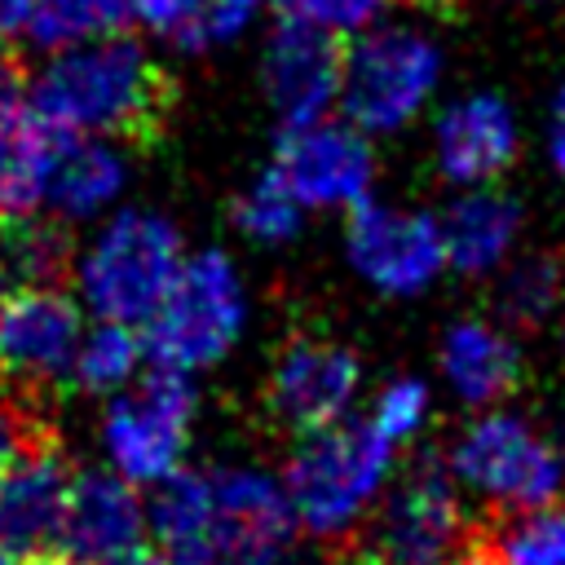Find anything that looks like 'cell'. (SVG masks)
I'll use <instances>...</instances> for the list:
<instances>
[{
  "label": "cell",
  "mask_w": 565,
  "mask_h": 565,
  "mask_svg": "<svg viewBox=\"0 0 565 565\" xmlns=\"http://www.w3.org/2000/svg\"><path fill=\"white\" fill-rule=\"evenodd\" d=\"M441 84V49L411 26H366L344 49L340 106L366 137L406 128Z\"/></svg>",
  "instance_id": "8992f818"
},
{
  "label": "cell",
  "mask_w": 565,
  "mask_h": 565,
  "mask_svg": "<svg viewBox=\"0 0 565 565\" xmlns=\"http://www.w3.org/2000/svg\"><path fill=\"white\" fill-rule=\"evenodd\" d=\"M455 486L459 481L446 459H415L366 530V565H468L477 534L463 521Z\"/></svg>",
  "instance_id": "52a82bcc"
},
{
  "label": "cell",
  "mask_w": 565,
  "mask_h": 565,
  "mask_svg": "<svg viewBox=\"0 0 565 565\" xmlns=\"http://www.w3.org/2000/svg\"><path fill=\"white\" fill-rule=\"evenodd\" d=\"M349 265L380 296H419L446 269L441 221L411 207L362 199L349 207Z\"/></svg>",
  "instance_id": "30bf717a"
},
{
  "label": "cell",
  "mask_w": 565,
  "mask_h": 565,
  "mask_svg": "<svg viewBox=\"0 0 565 565\" xmlns=\"http://www.w3.org/2000/svg\"><path fill=\"white\" fill-rule=\"evenodd\" d=\"M146 534V508L128 477L115 468H88L71 477L62 530H57V556L71 565H106L119 556H132Z\"/></svg>",
  "instance_id": "2e32d148"
},
{
  "label": "cell",
  "mask_w": 565,
  "mask_h": 565,
  "mask_svg": "<svg viewBox=\"0 0 565 565\" xmlns=\"http://www.w3.org/2000/svg\"><path fill=\"white\" fill-rule=\"evenodd\" d=\"M247 322V291L225 252H194L181 260L177 282L146 322V353L159 366L203 371L221 362Z\"/></svg>",
  "instance_id": "5b68a950"
},
{
  "label": "cell",
  "mask_w": 565,
  "mask_h": 565,
  "mask_svg": "<svg viewBox=\"0 0 565 565\" xmlns=\"http://www.w3.org/2000/svg\"><path fill=\"white\" fill-rule=\"evenodd\" d=\"M499 322L512 331H534L565 309V265L552 252H521L499 269L494 282Z\"/></svg>",
  "instance_id": "cb8c5ba5"
},
{
  "label": "cell",
  "mask_w": 565,
  "mask_h": 565,
  "mask_svg": "<svg viewBox=\"0 0 565 565\" xmlns=\"http://www.w3.org/2000/svg\"><path fill=\"white\" fill-rule=\"evenodd\" d=\"M561 358H565V309H561Z\"/></svg>",
  "instance_id": "ab89813d"
},
{
  "label": "cell",
  "mask_w": 565,
  "mask_h": 565,
  "mask_svg": "<svg viewBox=\"0 0 565 565\" xmlns=\"http://www.w3.org/2000/svg\"><path fill=\"white\" fill-rule=\"evenodd\" d=\"M128 9H132V18L146 22L154 35H168V40L177 44V40L190 31V22L199 18L203 0H128Z\"/></svg>",
  "instance_id": "d6a6232c"
},
{
  "label": "cell",
  "mask_w": 565,
  "mask_h": 565,
  "mask_svg": "<svg viewBox=\"0 0 565 565\" xmlns=\"http://www.w3.org/2000/svg\"><path fill=\"white\" fill-rule=\"evenodd\" d=\"M441 380L463 406H494L521 384V344L512 327L459 318L441 335Z\"/></svg>",
  "instance_id": "ffe728a7"
},
{
  "label": "cell",
  "mask_w": 565,
  "mask_h": 565,
  "mask_svg": "<svg viewBox=\"0 0 565 565\" xmlns=\"http://www.w3.org/2000/svg\"><path fill=\"white\" fill-rule=\"evenodd\" d=\"M106 565H163L159 556H141V552H132V556H119V561H106Z\"/></svg>",
  "instance_id": "8d00e7d4"
},
{
  "label": "cell",
  "mask_w": 565,
  "mask_h": 565,
  "mask_svg": "<svg viewBox=\"0 0 565 565\" xmlns=\"http://www.w3.org/2000/svg\"><path fill=\"white\" fill-rule=\"evenodd\" d=\"M132 22L128 0H31V18H26V40L40 53L79 44V40H97L110 31H124Z\"/></svg>",
  "instance_id": "484cf974"
},
{
  "label": "cell",
  "mask_w": 565,
  "mask_h": 565,
  "mask_svg": "<svg viewBox=\"0 0 565 565\" xmlns=\"http://www.w3.org/2000/svg\"><path fill=\"white\" fill-rule=\"evenodd\" d=\"M225 565H322V561H291L287 547H256V552H238Z\"/></svg>",
  "instance_id": "d590c367"
},
{
  "label": "cell",
  "mask_w": 565,
  "mask_h": 565,
  "mask_svg": "<svg viewBox=\"0 0 565 565\" xmlns=\"http://www.w3.org/2000/svg\"><path fill=\"white\" fill-rule=\"evenodd\" d=\"M26 18H31V0H0V57L18 35H26Z\"/></svg>",
  "instance_id": "e575fe53"
},
{
  "label": "cell",
  "mask_w": 565,
  "mask_h": 565,
  "mask_svg": "<svg viewBox=\"0 0 565 565\" xmlns=\"http://www.w3.org/2000/svg\"><path fill=\"white\" fill-rule=\"evenodd\" d=\"M31 565H71L66 556H31Z\"/></svg>",
  "instance_id": "74e56055"
},
{
  "label": "cell",
  "mask_w": 565,
  "mask_h": 565,
  "mask_svg": "<svg viewBox=\"0 0 565 565\" xmlns=\"http://www.w3.org/2000/svg\"><path fill=\"white\" fill-rule=\"evenodd\" d=\"M437 168L450 185H494L521 154V119L499 93H463L437 115Z\"/></svg>",
  "instance_id": "9a60e30c"
},
{
  "label": "cell",
  "mask_w": 565,
  "mask_h": 565,
  "mask_svg": "<svg viewBox=\"0 0 565 565\" xmlns=\"http://www.w3.org/2000/svg\"><path fill=\"white\" fill-rule=\"evenodd\" d=\"M468 565H472V561H468Z\"/></svg>",
  "instance_id": "b9f144b4"
},
{
  "label": "cell",
  "mask_w": 565,
  "mask_h": 565,
  "mask_svg": "<svg viewBox=\"0 0 565 565\" xmlns=\"http://www.w3.org/2000/svg\"><path fill=\"white\" fill-rule=\"evenodd\" d=\"M40 428H44V419H40L35 402H26V397H18L9 384H0V468H4Z\"/></svg>",
  "instance_id": "1f68e13d"
},
{
  "label": "cell",
  "mask_w": 565,
  "mask_h": 565,
  "mask_svg": "<svg viewBox=\"0 0 565 565\" xmlns=\"http://www.w3.org/2000/svg\"><path fill=\"white\" fill-rule=\"evenodd\" d=\"M185 260L181 230L146 207H119L75 256V287L93 318L146 327Z\"/></svg>",
  "instance_id": "3957f363"
},
{
  "label": "cell",
  "mask_w": 565,
  "mask_h": 565,
  "mask_svg": "<svg viewBox=\"0 0 565 565\" xmlns=\"http://www.w3.org/2000/svg\"><path fill=\"white\" fill-rule=\"evenodd\" d=\"M362 388V362L349 344L322 335H296L282 344L269 371V415L296 433L340 424Z\"/></svg>",
  "instance_id": "7c38bea8"
},
{
  "label": "cell",
  "mask_w": 565,
  "mask_h": 565,
  "mask_svg": "<svg viewBox=\"0 0 565 565\" xmlns=\"http://www.w3.org/2000/svg\"><path fill=\"white\" fill-rule=\"evenodd\" d=\"M26 93L57 137H146L172 106L163 66L124 31L53 49Z\"/></svg>",
  "instance_id": "6da1fadb"
},
{
  "label": "cell",
  "mask_w": 565,
  "mask_h": 565,
  "mask_svg": "<svg viewBox=\"0 0 565 565\" xmlns=\"http://www.w3.org/2000/svg\"><path fill=\"white\" fill-rule=\"evenodd\" d=\"M525 212L512 194L494 185L459 190V199L441 212V243H446V269L468 278L499 274L521 243Z\"/></svg>",
  "instance_id": "d6986e66"
},
{
  "label": "cell",
  "mask_w": 565,
  "mask_h": 565,
  "mask_svg": "<svg viewBox=\"0 0 565 565\" xmlns=\"http://www.w3.org/2000/svg\"><path fill=\"white\" fill-rule=\"evenodd\" d=\"M459 486L503 512H534L565 494V450L521 411L477 415L446 455Z\"/></svg>",
  "instance_id": "277c9868"
},
{
  "label": "cell",
  "mask_w": 565,
  "mask_h": 565,
  "mask_svg": "<svg viewBox=\"0 0 565 565\" xmlns=\"http://www.w3.org/2000/svg\"><path fill=\"white\" fill-rule=\"evenodd\" d=\"M305 203L274 177V168L269 172H260L243 194H238V203H234V225H238V234L243 238H252V243H260V247H282V243H291L296 234H300V225H305Z\"/></svg>",
  "instance_id": "83f0119b"
},
{
  "label": "cell",
  "mask_w": 565,
  "mask_h": 565,
  "mask_svg": "<svg viewBox=\"0 0 565 565\" xmlns=\"http://www.w3.org/2000/svg\"><path fill=\"white\" fill-rule=\"evenodd\" d=\"M384 0H278V13L300 18L327 35H358L380 18Z\"/></svg>",
  "instance_id": "f546056e"
},
{
  "label": "cell",
  "mask_w": 565,
  "mask_h": 565,
  "mask_svg": "<svg viewBox=\"0 0 565 565\" xmlns=\"http://www.w3.org/2000/svg\"><path fill=\"white\" fill-rule=\"evenodd\" d=\"M428 411H433V393H428V384L415 380V375H397V380H388V384L375 393V402H371V419H366V424H371L384 441L402 446V441H411V437L428 424Z\"/></svg>",
  "instance_id": "f1b7e54d"
},
{
  "label": "cell",
  "mask_w": 565,
  "mask_h": 565,
  "mask_svg": "<svg viewBox=\"0 0 565 565\" xmlns=\"http://www.w3.org/2000/svg\"><path fill=\"white\" fill-rule=\"evenodd\" d=\"M521 4H565V0H521Z\"/></svg>",
  "instance_id": "60d3db41"
},
{
  "label": "cell",
  "mask_w": 565,
  "mask_h": 565,
  "mask_svg": "<svg viewBox=\"0 0 565 565\" xmlns=\"http://www.w3.org/2000/svg\"><path fill=\"white\" fill-rule=\"evenodd\" d=\"M84 313L75 296L53 287H9L0 296V384L35 402L75 371Z\"/></svg>",
  "instance_id": "9c48e42d"
},
{
  "label": "cell",
  "mask_w": 565,
  "mask_h": 565,
  "mask_svg": "<svg viewBox=\"0 0 565 565\" xmlns=\"http://www.w3.org/2000/svg\"><path fill=\"white\" fill-rule=\"evenodd\" d=\"M194 384L190 371L177 366H150L128 388L110 393L106 419H102V450L119 477L132 486H154L168 472L181 468V455L190 446L194 424Z\"/></svg>",
  "instance_id": "ba28073f"
},
{
  "label": "cell",
  "mask_w": 565,
  "mask_h": 565,
  "mask_svg": "<svg viewBox=\"0 0 565 565\" xmlns=\"http://www.w3.org/2000/svg\"><path fill=\"white\" fill-rule=\"evenodd\" d=\"M472 565H565V508L512 512L499 530L477 534Z\"/></svg>",
  "instance_id": "d4e9b609"
},
{
  "label": "cell",
  "mask_w": 565,
  "mask_h": 565,
  "mask_svg": "<svg viewBox=\"0 0 565 565\" xmlns=\"http://www.w3.org/2000/svg\"><path fill=\"white\" fill-rule=\"evenodd\" d=\"M141 358H146V340L137 335V327L128 322H102L93 331H84L79 340V353H75V371L71 380L84 388V393H119L137 380L141 371Z\"/></svg>",
  "instance_id": "4316f807"
},
{
  "label": "cell",
  "mask_w": 565,
  "mask_h": 565,
  "mask_svg": "<svg viewBox=\"0 0 565 565\" xmlns=\"http://www.w3.org/2000/svg\"><path fill=\"white\" fill-rule=\"evenodd\" d=\"M260 13V0H203L199 18L190 22V31L177 40L181 49H216V44H230L238 40L252 18Z\"/></svg>",
  "instance_id": "4dcf8cb0"
},
{
  "label": "cell",
  "mask_w": 565,
  "mask_h": 565,
  "mask_svg": "<svg viewBox=\"0 0 565 565\" xmlns=\"http://www.w3.org/2000/svg\"><path fill=\"white\" fill-rule=\"evenodd\" d=\"M57 132L35 115L22 75L0 57V221L44 207Z\"/></svg>",
  "instance_id": "e0dca14e"
},
{
  "label": "cell",
  "mask_w": 565,
  "mask_h": 565,
  "mask_svg": "<svg viewBox=\"0 0 565 565\" xmlns=\"http://www.w3.org/2000/svg\"><path fill=\"white\" fill-rule=\"evenodd\" d=\"M75 269L66 225L40 212L0 221V278L13 287H53Z\"/></svg>",
  "instance_id": "603a6c76"
},
{
  "label": "cell",
  "mask_w": 565,
  "mask_h": 565,
  "mask_svg": "<svg viewBox=\"0 0 565 565\" xmlns=\"http://www.w3.org/2000/svg\"><path fill=\"white\" fill-rule=\"evenodd\" d=\"M128 154L115 137H57L44 207L57 221H93L128 190Z\"/></svg>",
  "instance_id": "7402d4cb"
},
{
  "label": "cell",
  "mask_w": 565,
  "mask_h": 565,
  "mask_svg": "<svg viewBox=\"0 0 565 565\" xmlns=\"http://www.w3.org/2000/svg\"><path fill=\"white\" fill-rule=\"evenodd\" d=\"M146 530L154 534L163 565H225L207 472L177 468L154 481V494L146 503Z\"/></svg>",
  "instance_id": "44dd1931"
},
{
  "label": "cell",
  "mask_w": 565,
  "mask_h": 565,
  "mask_svg": "<svg viewBox=\"0 0 565 565\" xmlns=\"http://www.w3.org/2000/svg\"><path fill=\"white\" fill-rule=\"evenodd\" d=\"M340 71H344L340 35H327L300 18L278 13V26L269 31L260 57V84L282 128L327 119L331 106L340 102Z\"/></svg>",
  "instance_id": "4fadbf2b"
},
{
  "label": "cell",
  "mask_w": 565,
  "mask_h": 565,
  "mask_svg": "<svg viewBox=\"0 0 565 565\" xmlns=\"http://www.w3.org/2000/svg\"><path fill=\"white\" fill-rule=\"evenodd\" d=\"M393 472V441H384L366 419L362 424H327L300 437L287 459L282 486L305 525L322 543H344L375 508L384 481Z\"/></svg>",
  "instance_id": "7a4b0ae2"
},
{
  "label": "cell",
  "mask_w": 565,
  "mask_h": 565,
  "mask_svg": "<svg viewBox=\"0 0 565 565\" xmlns=\"http://www.w3.org/2000/svg\"><path fill=\"white\" fill-rule=\"evenodd\" d=\"M547 159H552V168L565 177V84L556 88L552 110H547Z\"/></svg>",
  "instance_id": "836d02e7"
},
{
  "label": "cell",
  "mask_w": 565,
  "mask_h": 565,
  "mask_svg": "<svg viewBox=\"0 0 565 565\" xmlns=\"http://www.w3.org/2000/svg\"><path fill=\"white\" fill-rule=\"evenodd\" d=\"M212 477V508H216V539L225 561L256 547H287L296 534V512L287 486L260 468L230 463L207 468Z\"/></svg>",
  "instance_id": "ac0fdd59"
},
{
  "label": "cell",
  "mask_w": 565,
  "mask_h": 565,
  "mask_svg": "<svg viewBox=\"0 0 565 565\" xmlns=\"http://www.w3.org/2000/svg\"><path fill=\"white\" fill-rule=\"evenodd\" d=\"M13 561H18V556H13V552H4V547H0V565H13Z\"/></svg>",
  "instance_id": "f35d334b"
},
{
  "label": "cell",
  "mask_w": 565,
  "mask_h": 565,
  "mask_svg": "<svg viewBox=\"0 0 565 565\" xmlns=\"http://www.w3.org/2000/svg\"><path fill=\"white\" fill-rule=\"evenodd\" d=\"M71 468L62 446L40 428L4 468H0V547L13 556H40L49 543H57L66 494H71Z\"/></svg>",
  "instance_id": "5bb4252c"
},
{
  "label": "cell",
  "mask_w": 565,
  "mask_h": 565,
  "mask_svg": "<svg viewBox=\"0 0 565 565\" xmlns=\"http://www.w3.org/2000/svg\"><path fill=\"white\" fill-rule=\"evenodd\" d=\"M274 177L309 207H353L371 199L375 150L371 137L349 119H313L282 128L274 150Z\"/></svg>",
  "instance_id": "8fae6325"
}]
</instances>
